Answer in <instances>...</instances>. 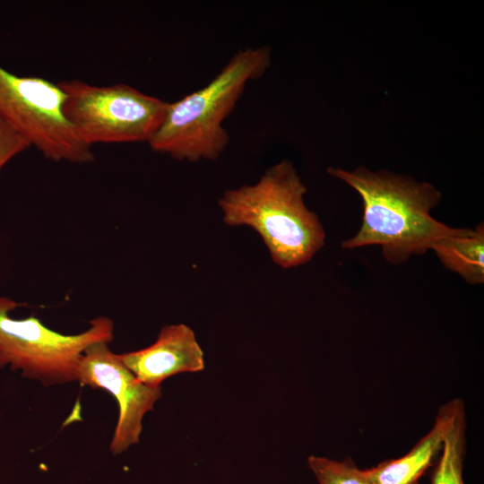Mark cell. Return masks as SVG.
Instances as JSON below:
<instances>
[{"label": "cell", "mask_w": 484, "mask_h": 484, "mask_svg": "<svg viewBox=\"0 0 484 484\" xmlns=\"http://www.w3.org/2000/svg\"><path fill=\"white\" fill-rule=\"evenodd\" d=\"M327 171L351 186L362 200L360 228L342 241L344 249L379 246L387 263L400 265L412 255H424L436 239L470 229L450 227L431 216L441 193L429 183L361 167L351 171L329 168Z\"/></svg>", "instance_id": "cell-1"}, {"label": "cell", "mask_w": 484, "mask_h": 484, "mask_svg": "<svg viewBox=\"0 0 484 484\" xmlns=\"http://www.w3.org/2000/svg\"><path fill=\"white\" fill-rule=\"evenodd\" d=\"M306 192L293 164L282 160L257 182L225 191L219 207L228 226L253 229L273 263L290 269L309 262L325 242L319 218L305 203Z\"/></svg>", "instance_id": "cell-2"}, {"label": "cell", "mask_w": 484, "mask_h": 484, "mask_svg": "<svg viewBox=\"0 0 484 484\" xmlns=\"http://www.w3.org/2000/svg\"><path fill=\"white\" fill-rule=\"evenodd\" d=\"M271 60L268 46L236 53L207 85L168 104L163 121L148 142L151 149L180 161L218 160L229 142L224 120L247 82L263 76Z\"/></svg>", "instance_id": "cell-3"}, {"label": "cell", "mask_w": 484, "mask_h": 484, "mask_svg": "<svg viewBox=\"0 0 484 484\" xmlns=\"http://www.w3.org/2000/svg\"><path fill=\"white\" fill-rule=\"evenodd\" d=\"M22 305L0 295V368L18 371L43 386L76 382L83 351L93 343L113 341L114 324L107 316L95 317L80 333L64 334L34 315L14 318L13 312Z\"/></svg>", "instance_id": "cell-4"}, {"label": "cell", "mask_w": 484, "mask_h": 484, "mask_svg": "<svg viewBox=\"0 0 484 484\" xmlns=\"http://www.w3.org/2000/svg\"><path fill=\"white\" fill-rule=\"evenodd\" d=\"M57 83L65 96L64 117L91 147L148 143L163 121L169 104L124 83L95 86L79 80Z\"/></svg>", "instance_id": "cell-5"}, {"label": "cell", "mask_w": 484, "mask_h": 484, "mask_svg": "<svg viewBox=\"0 0 484 484\" xmlns=\"http://www.w3.org/2000/svg\"><path fill=\"white\" fill-rule=\"evenodd\" d=\"M65 97L58 83L38 76H20L0 65V119L48 160L92 162L91 147L64 117Z\"/></svg>", "instance_id": "cell-6"}, {"label": "cell", "mask_w": 484, "mask_h": 484, "mask_svg": "<svg viewBox=\"0 0 484 484\" xmlns=\"http://www.w3.org/2000/svg\"><path fill=\"white\" fill-rule=\"evenodd\" d=\"M108 344L96 342L83 351L76 382L83 386L105 390L115 397L118 419L110 441V451L113 454H120L139 443L143 417L161 397V387H149L139 381Z\"/></svg>", "instance_id": "cell-7"}, {"label": "cell", "mask_w": 484, "mask_h": 484, "mask_svg": "<svg viewBox=\"0 0 484 484\" xmlns=\"http://www.w3.org/2000/svg\"><path fill=\"white\" fill-rule=\"evenodd\" d=\"M118 357L139 381L152 388L174 375L200 372L205 367L194 332L185 324L165 325L153 343Z\"/></svg>", "instance_id": "cell-8"}, {"label": "cell", "mask_w": 484, "mask_h": 484, "mask_svg": "<svg viewBox=\"0 0 484 484\" xmlns=\"http://www.w3.org/2000/svg\"><path fill=\"white\" fill-rule=\"evenodd\" d=\"M452 410L450 400L438 409L432 428L407 454L364 470L367 478L373 484H419L440 454Z\"/></svg>", "instance_id": "cell-9"}, {"label": "cell", "mask_w": 484, "mask_h": 484, "mask_svg": "<svg viewBox=\"0 0 484 484\" xmlns=\"http://www.w3.org/2000/svg\"><path fill=\"white\" fill-rule=\"evenodd\" d=\"M429 250L441 264L460 275L468 284L484 283V226L459 235L445 236L434 241Z\"/></svg>", "instance_id": "cell-10"}, {"label": "cell", "mask_w": 484, "mask_h": 484, "mask_svg": "<svg viewBox=\"0 0 484 484\" xmlns=\"http://www.w3.org/2000/svg\"><path fill=\"white\" fill-rule=\"evenodd\" d=\"M466 429L464 402L460 398H454L443 446L431 473L430 484H464L462 471L467 447Z\"/></svg>", "instance_id": "cell-11"}, {"label": "cell", "mask_w": 484, "mask_h": 484, "mask_svg": "<svg viewBox=\"0 0 484 484\" xmlns=\"http://www.w3.org/2000/svg\"><path fill=\"white\" fill-rule=\"evenodd\" d=\"M307 467L318 484H373L350 457L338 461L310 455Z\"/></svg>", "instance_id": "cell-12"}, {"label": "cell", "mask_w": 484, "mask_h": 484, "mask_svg": "<svg viewBox=\"0 0 484 484\" xmlns=\"http://www.w3.org/2000/svg\"><path fill=\"white\" fill-rule=\"evenodd\" d=\"M29 147L30 144L25 137L0 119V169Z\"/></svg>", "instance_id": "cell-13"}]
</instances>
